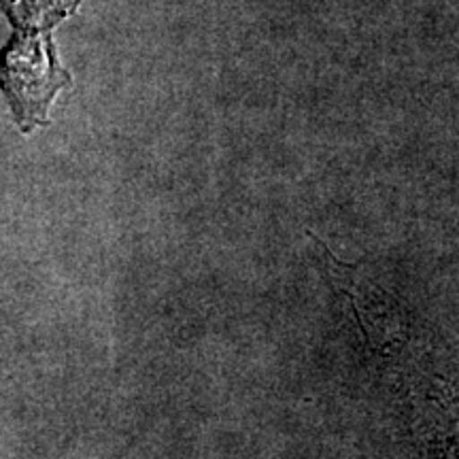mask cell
Masks as SVG:
<instances>
[{
	"mask_svg": "<svg viewBox=\"0 0 459 459\" xmlns=\"http://www.w3.org/2000/svg\"><path fill=\"white\" fill-rule=\"evenodd\" d=\"M71 74L57 60L56 48L0 49V90L7 96L22 132L49 124V107L60 90L71 85Z\"/></svg>",
	"mask_w": 459,
	"mask_h": 459,
	"instance_id": "6da1fadb",
	"label": "cell"
},
{
	"mask_svg": "<svg viewBox=\"0 0 459 459\" xmlns=\"http://www.w3.org/2000/svg\"><path fill=\"white\" fill-rule=\"evenodd\" d=\"M79 0H0V7L7 11L15 24L17 43L51 45L49 30L77 9Z\"/></svg>",
	"mask_w": 459,
	"mask_h": 459,
	"instance_id": "7a4b0ae2",
	"label": "cell"
}]
</instances>
